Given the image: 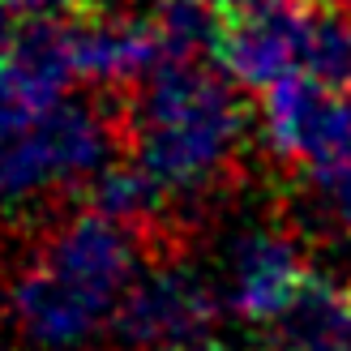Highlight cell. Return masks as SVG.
<instances>
[{"mask_svg": "<svg viewBox=\"0 0 351 351\" xmlns=\"http://www.w3.org/2000/svg\"><path fill=\"white\" fill-rule=\"evenodd\" d=\"M56 180H73L64 163L60 133L51 125V112L17 129H0V215L26 210L43 189Z\"/></svg>", "mask_w": 351, "mask_h": 351, "instance_id": "ba28073f", "label": "cell"}, {"mask_svg": "<svg viewBox=\"0 0 351 351\" xmlns=\"http://www.w3.org/2000/svg\"><path fill=\"white\" fill-rule=\"evenodd\" d=\"M304 171H308V184L317 193V206L330 219V227L351 240V146L308 163Z\"/></svg>", "mask_w": 351, "mask_h": 351, "instance_id": "4fadbf2b", "label": "cell"}, {"mask_svg": "<svg viewBox=\"0 0 351 351\" xmlns=\"http://www.w3.org/2000/svg\"><path fill=\"white\" fill-rule=\"evenodd\" d=\"M308 30V0H270L249 17L223 22L215 64L244 90H266L283 73L300 69Z\"/></svg>", "mask_w": 351, "mask_h": 351, "instance_id": "5b68a950", "label": "cell"}, {"mask_svg": "<svg viewBox=\"0 0 351 351\" xmlns=\"http://www.w3.org/2000/svg\"><path fill=\"white\" fill-rule=\"evenodd\" d=\"M17 22H77L95 9V0H5Z\"/></svg>", "mask_w": 351, "mask_h": 351, "instance_id": "5bb4252c", "label": "cell"}, {"mask_svg": "<svg viewBox=\"0 0 351 351\" xmlns=\"http://www.w3.org/2000/svg\"><path fill=\"white\" fill-rule=\"evenodd\" d=\"M266 133L274 154L295 163H317L351 146V103L347 95L322 86L308 69H291L261 90Z\"/></svg>", "mask_w": 351, "mask_h": 351, "instance_id": "277c9868", "label": "cell"}, {"mask_svg": "<svg viewBox=\"0 0 351 351\" xmlns=\"http://www.w3.org/2000/svg\"><path fill=\"white\" fill-rule=\"evenodd\" d=\"M146 22L159 34L163 64H193L197 56H215L223 34V17L206 0H154Z\"/></svg>", "mask_w": 351, "mask_h": 351, "instance_id": "8fae6325", "label": "cell"}, {"mask_svg": "<svg viewBox=\"0 0 351 351\" xmlns=\"http://www.w3.org/2000/svg\"><path fill=\"white\" fill-rule=\"evenodd\" d=\"M163 64L159 34L146 17H108L86 13L73 22V69L86 82L133 86Z\"/></svg>", "mask_w": 351, "mask_h": 351, "instance_id": "52a82bcc", "label": "cell"}, {"mask_svg": "<svg viewBox=\"0 0 351 351\" xmlns=\"http://www.w3.org/2000/svg\"><path fill=\"white\" fill-rule=\"evenodd\" d=\"M189 351H227V347H219V343H197V347H189Z\"/></svg>", "mask_w": 351, "mask_h": 351, "instance_id": "e0dca14e", "label": "cell"}, {"mask_svg": "<svg viewBox=\"0 0 351 351\" xmlns=\"http://www.w3.org/2000/svg\"><path fill=\"white\" fill-rule=\"evenodd\" d=\"M304 249L283 232H244L227 253V308L249 326H270L283 317L295 291L308 278Z\"/></svg>", "mask_w": 351, "mask_h": 351, "instance_id": "8992f818", "label": "cell"}, {"mask_svg": "<svg viewBox=\"0 0 351 351\" xmlns=\"http://www.w3.org/2000/svg\"><path fill=\"white\" fill-rule=\"evenodd\" d=\"M13 22H17V17L5 9V0H0V51H5V47L13 43V34H17V26H13Z\"/></svg>", "mask_w": 351, "mask_h": 351, "instance_id": "2e32d148", "label": "cell"}, {"mask_svg": "<svg viewBox=\"0 0 351 351\" xmlns=\"http://www.w3.org/2000/svg\"><path fill=\"white\" fill-rule=\"evenodd\" d=\"M210 9H215L223 22H236V17H249V13H257V9H266L270 0H206Z\"/></svg>", "mask_w": 351, "mask_h": 351, "instance_id": "9a60e30c", "label": "cell"}, {"mask_svg": "<svg viewBox=\"0 0 351 351\" xmlns=\"http://www.w3.org/2000/svg\"><path fill=\"white\" fill-rule=\"evenodd\" d=\"M60 95L64 90L43 82L26 60H17L13 47L0 51V129H17V125L47 116L60 103Z\"/></svg>", "mask_w": 351, "mask_h": 351, "instance_id": "7c38bea8", "label": "cell"}, {"mask_svg": "<svg viewBox=\"0 0 351 351\" xmlns=\"http://www.w3.org/2000/svg\"><path fill=\"white\" fill-rule=\"evenodd\" d=\"M142 249H146L142 232L86 210V215L56 227L34 249V261L112 317L137 270H142Z\"/></svg>", "mask_w": 351, "mask_h": 351, "instance_id": "3957f363", "label": "cell"}, {"mask_svg": "<svg viewBox=\"0 0 351 351\" xmlns=\"http://www.w3.org/2000/svg\"><path fill=\"white\" fill-rule=\"evenodd\" d=\"M244 133V108L219 77L193 64H159L125 116V137L167 193L202 189Z\"/></svg>", "mask_w": 351, "mask_h": 351, "instance_id": "6da1fadb", "label": "cell"}, {"mask_svg": "<svg viewBox=\"0 0 351 351\" xmlns=\"http://www.w3.org/2000/svg\"><path fill=\"white\" fill-rule=\"evenodd\" d=\"M278 351H351V283L308 274L283 317L270 322Z\"/></svg>", "mask_w": 351, "mask_h": 351, "instance_id": "9c48e42d", "label": "cell"}, {"mask_svg": "<svg viewBox=\"0 0 351 351\" xmlns=\"http://www.w3.org/2000/svg\"><path fill=\"white\" fill-rule=\"evenodd\" d=\"M219 322V295L176 253L150 257V266L137 270L125 300L116 304L108 343L112 351H189L210 343V330Z\"/></svg>", "mask_w": 351, "mask_h": 351, "instance_id": "7a4b0ae2", "label": "cell"}, {"mask_svg": "<svg viewBox=\"0 0 351 351\" xmlns=\"http://www.w3.org/2000/svg\"><path fill=\"white\" fill-rule=\"evenodd\" d=\"M300 69H308L330 90L351 95V5L308 0V30H304Z\"/></svg>", "mask_w": 351, "mask_h": 351, "instance_id": "30bf717a", "label": "cell"}]
</instances>
